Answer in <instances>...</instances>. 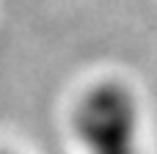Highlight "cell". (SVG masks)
I'll return each instance as SVG.
<instances>
[{
    "label": "cell",
    "instance_id": "obj_1",
    "mask_svg": "<svg viewBox=\"0 0 157 154\" xmlns=\"http://www.w3.org/2000/svg\"><path fill=\"white\" fill-rule=\"evenodd\" d=\"M75 124L91 154H138V110L121 85L105 83L88 91L77 107Z\"/></svg>",
    "mask_w": 157,
    "mask_h": 154
},
{
    "label": "cell",
    "instance_id": "obj_2",
    "mask_svg": "<svg viewBox=\"0 0 157 154\" xmlns=\"http://www.w3.org/2000/svg\"><path fill=\"white\" fill-rule=\"evenodd\" d=\"M0 154H11V152H0Z\"/></svg>",
    "mask_w": 157,
    "mask_h": 154
}]
</instances>
